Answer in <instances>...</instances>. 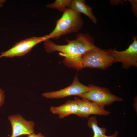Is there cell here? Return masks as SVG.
Segmentation results:
<instances>
[{"instance_id":"16","label":"cell","mask_w":137,"mask_h":137,"mask_svg":"<svg viewBox=\"0 0 137 137\" xmlns=\"http://www.w3.org/2000/svg\"><path fill=\"white\" fill-rule=\"evenodd\" d=\"M28 137H45L41 133H39L37 134L33 133L30 135H27Z\"/></svg>"},{"instance_id":"4","label":"cell","mask_w":137,"mask_h":137,"mask_svg":"<svg viewBox=\"0 0 137 137\" xmlns=\"http://www.w3.org/2000/svg\"><path fill=\"white\" fill-rule=\"evenodd\" d=\"M88 86L89 87L88 91L78 96L103 107L115 101H123L122 98L112 94L108 88L100 87L92 84H89Z\"/></svg>"},{"instance_id":"6","label":"cell","mask_w":137,"mask_h":137,"mask_svg":"<svg viewBox=\"0 0 137 137\" xmlns=\"http://www.w3.org/2000/svg\"><path fill=\"white\" fill-rule=\"evenodd\" d=\"M50 39L48 35H47L40 37H32L22 40L16 43L9 49L2 52L0 57L11 58L24 55L37 44Z\"/></svg>"},{"instance_id":"2","label":"cell","mask_w":137,"mask_h":137,"mask_svg":"<svg viewBox=\"0 0 137 137\" xmlns=\"http://www.w3.org/2000/svg\"><path fill=\"white\" fill-rule=\"evenodd\" d=\"M83 25L81 14L67 8L61 18L56 21L54 29L48 35L50 39H58L63 36L78 32Z\"/></svg>"},{"instance_id":"3","label":"cell","mask_w":137,"mask_h":137,"mask_svg":"<svg viewBox=\"0 0 137 137\" xmlns=\"http://www.w3.org/2000/svg\"><path fill=\"white\" fill-rule=\"evenodd\" d=\"M83 68H97L105 70L115 63V59L108 50L97 46L86 52L82 56Z\"/></svg>"},{"instance_id":"1","label":"cell","mask_w":137,"mask_h":137,"mask_svg":"<svg viewBox=\"0 0 137 137\" xmlns=\"http://www.w3.org/2000/svg\"><path fill=\"white\" fill-rule=\"evenodd\" d=\"M67 44L58 45L49 39L44 41V47L46 53H51L56 51L60 52V55L64 57L63 63L68 67L79 71L83 68L81 57L79 55L73 40L66 38Z\"/></svg>"},{"instance_id":"12","label":"cell","mask_w":137,"mask_h":137,"mask_svg":"<svg viewBox=\"0 0 137 137\" xmlns=\"http://www.w3.org/2000/svg\"><path fill=\"white\" fill-rule=\"evenodd\" d=\"M88 127L92 129L94 133L92 137H118V132L116 131L112 135H107L105 134L106 128L105 127L101 128L98 125V122L95 116L90 118L88 121Z\"/></svg>"},{"instance_id":"5","label":"cell","mask_w":137,"mask_h":137,"mask_svg":"<svg viewBox=\"0 0 137 137\" xmlns=\"http://www.w3.org/2000/svg\"><path fill=\"white\" fill-rule=\"evenodd\" d=\"M133 36V41L125 50L119 51L110 48L108 50L115 59V62H121L122 68L127 69L137 66V38Z\"/></svg>"},{"instance_id":"18","label":"cell","mask_w":137,"mask_h":137,"mask_svg":"<svg viewBox=\"0 0 137 137\" xmlns=\"http://www.w3.org/2000/svg\"><path fill=\"white\" fill-rule=\"evenodd\" d=\"M1 58V57H0V58Z\"/></svg>"},{"instance_id":"15","label":"cell","mask_w":137,"mask_h":137,"mask_svg":"<svg viewBox=\"0 0 137 137\" xmlns=\"http://www.w3.org/2000/svg\"><path fill=\"white\" fill-rule=\"evenodd\" d=\"M5 98L4 91L2 89H0V108L4 103Z\"/></svg>"},{"instance_id":"14","label":"cell","mask_w":137,"mask_h":137,"mask_svg":"<svg viewBox=\"0 0 137 137\" xmlns=\"http://www.w3.org/2000/svg\"><path fill=\"white\" fill-rule=\"evenodd\" d=\"M131 4L132 10L134 15L135 16L137 13V1L136 0H129Z\"/></svg>"},{"instance_id":"9","label":"cell","mask_w":137,"mask_h":137,"mask_svg":"<svg viewBox=\"0 0 137 137\" xmlns=\"http://www.w3.org/2000/svg\"><path fill=\"white\" fill-rule=\"evenodd\" d=\"M78 106L76 115L81 118H88L91 114L107 116L110 112L106 110L104 107L88 99L77 97H74Z\"/></svg>"},{"instance_id":"7","label":"cell","mask_w":137,"mask_h":137,"mask_svg":"<svg viewBox=\"0 0 137 137\" xmlns=\"http://www.w3.org/2000/svg\"><path fill=\"white\" fill-rule=\"evenodd\" d=\"M89 86L81 83L76 75L72 83L69 86L60 90L45 92L42 94L43 97L49 99H59L72 95H78L89 91Z\"/></svg>"},{"instance_id":"13","label":"cell","mask_w":137,"mask_h":137,"mask_svg":"<svg viewBox=\"0 0 137 137\" xmlns=\"http://www.w3.org/2000/svg\"><path fill=\"white\" fill-rule=\"evenodd\" d=\"M72 0H56L54 2L46 6V7L51 9H55L63 12L67 8H70Z\"/></svg>"},{"instance_id":"8","label":"cell","mask_w":137,"mask_h":137,"mask_svg":"<svg viewBox=\"0 0 137 137\" xmlns=\"http://www.w3.org/2000/svg\"><path fill=\"white\" fill-rule=\"evenodd\" d=\"M8 118L12 128V134L10 137L28 135L34 133L35 124L33 121L26 120L19 114L9 115Z\"/></svg>"},{"instance_id":"17","label":"cell","mask_w":137,"mask_h":137,"mask_svg":"<svg viewBox=\"0 0 137 137\" xmlns=\"http://www.w3.org/2000/svg\"><path fill=\"white\" fill-rule=\"evenodd\" d=\"M6 1L4 0H0V7L3 6V3L5 2Z\"/></svg>"},{"instance_id":"10","label":"cell","mask_w":137,"mask_h":137,"mask_svg":"<svg viewBox=\"0 0 137 137\" xmlns=\"http://www.w3.org/2000/svg\"><path fill=\"white\" fill-rule=\"evenodd\" d=\"M78 109L77 103L74 100H69L60 106L50 107L51 112L58 115L59 118H64L72 114L76 115Z\"/></svg>"},{"instance_id":"11","label":"cell","mask_w":137,"mask_h":137,"mask_svg":"<svg viewBox=\"0 0 137 137\" xmlns=\"http://www.w3.org/2000/svg\"><path fill=\"white\" fill-rule=\"evenodd\" d=\"M75 12L83 13L87 16L93 23L96 24L97 20L92 12V8L85 4L83 0H72L70 8Z\"/></svg>"}]
</instances>
